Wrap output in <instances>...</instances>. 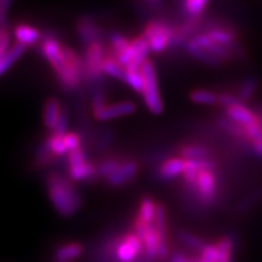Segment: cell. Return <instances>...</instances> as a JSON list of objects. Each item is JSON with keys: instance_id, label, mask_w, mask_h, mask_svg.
Listing matches in <instances>:
<instances>
[{"instance_id": "6da1fadb", "label": "cell", "mask_w": 262, "mask_h": 262, "mask_svg": "<svg viewBox=\"0 0 262 262\" xmlns=\"http://www.w3.org/2000/svg\"><path fill=\"white\" fill-rule=\"evenodd\" d=\"M45 185L52 206L62 217H71L81 208L83 199L80 193L68 176L50 172L45 179Z\"/></svg>"}, {"instance_id": "7a4b0ae2", "label": "cell", "mask_w": 262, "mask_h": 262, "mask_svg": "<svg viewBox=\"0 0 262 262\" xmlns=\"http://www.w3.org/2000/svg\"><path fill=\"white\" fill-rule=\"evenodd\" d=\"M141 73L145 79V88H143L142 97L145 101L146 107L153 114H162L164 111V103L160 97L158 79H157V72L155 63L150 60H147L145 64L141 68Z\"/></svg>"}, {"instance_id": "3957f363", "label": "cell", "mask_w": 262, "mask_h": 262, "mask_svg": "<svg viewBox=\"0 0 262 262\" xmlns=\"http://www.w3.org/2000/svg\"><path fill=\"white\" fill-rule=\"evenodd\" d=\"M141 35L148 42L150 52L162 54L169 47H171L173 27L166 22L155 19V21H150L146 25Z\"/></svg>"}, {"instance_id": "277c9868", "label": "cell", "mask_w": 262, "mask_h": 262, "mask_svg": "<svg viewBox=\"0 0 262 262\" xmlns=\"http://www.w3.org/2000/svg\"><path fill=\"white\" fill-rule=\"evenodd\" d=\"M106 57V47L102 41L94 42L85 49V80L98 81L103 78V62Z\"/></svg>"}, {"instance_id": "5b68a950", "label": "cell", "mask_w": 262, "mask_h": 262, "mask_svg": "<svg viewBox=\"0 0 262 262\" xmlns=\"http://www.w3.org/2000/svg\"><path fill=\"white\" fill-rule=\"evenodd\" d=\"M112 251L116 254L118 261L134 262L141 254L145 253V249L142 241L134 232H131L113 242Z\"/></svg>"}, {"instance_id": "8992f818", "label": "cell", "mask_w": 262, "mask_h": 262, "mask_svg": "<svg viewBox=\"0 0 262 262\" xmlns=\"http://www.w3.org/2000/svg\"><path fill=\"white\" fill-rule=\"evenodd\" d=\"M217 176L216 170H202L198 173L191 193H194L202 204H211L217 195Z\"/></svg>"}, {"instance_id": "52a82bcc", "label": "cell", "mask_w": 262, "mask_h": 262, "mask_svg": "<svg viewBox=\"0 0 262 262\" xmlns=\"http://www.w3.org/2000/svg\"><path fill=\"white\" fill-rule=\"evenodd\" d=\"M40 51L48 63L51 66L56 77L61 75L67 68V58L64 56L63 45L54 37H44L40 42Z\"/></svg>"}, {"instance_id": "ba28073f", "label": "cell", "mask_w": 262, "mask_h": 262, "mask_svg": "<svg viewBox=\"0 0 262 262\" xmlns=\"http://www.w3.org/2000/svg\"><path fill=\"white\" fill-rule=\"evenodd\" d=\"M137 173H139V164L135 160L126 159L113 175L106 179V182L110 187H122V186H125L133 181L137 176Z\"/></svg>"}, {"instance_id": "9c48e42d", "label": "cell", "mask_w": 262, "mask_h": 262, "mask_svg": "<svg viewBox=\"0 0 262 262\" xmlns=\"http://www.w3.org/2000/svg\"><path fill=\"white\" fill-rule=\"evenodd\" d=\"M136 111V104L131 101H122L107 104L102 111L95 114L94 118L98 122H108V120L117 119V118L126 117L133 114Z\"/></svg>"}, {"instance_id": "30bf717a", "label": "cell", "mask_w": 262, "mask_h": 262, "mask_svg": "<svg viewBox=\"0 0 262 262\" xmlns=\"http://www.w3.org/2000/svg\"><path fill=\"white\" fill-rule=\"evenodd\" d=\"M75 28H77V34L80 41L86 47L94 44V42L102 41V29L95 24L94 19L88 17V16L78 19Z\"/></svg>"}, {"instance_id": "8fae6325", "label": "cell", "mask_w": 262, "mask_h": 262, "mask_svg": "<svg viewBox=\"0 0 262 262\" xmlns=\"http://www.w3.org/2000/svg\"><path fill=\"white\" fill-rule=\"evenodd\" d=\"M225 114L227 119L243 127L251 125L258 120L256 113L245 106L243 102H238L233 106L226 108Z\"/></svg>"}, {"instance_id": "7c38bea8", "label": "cell", "mask_w": 262, "mask_h": 262, "mask_svg": "<svg viewBox=\"0 0 262 262\" xmlns=\"http://www.w3.org/2000/svg\"><path fill=\"white\" fill-rule=\"evenodd\" d=\"M62 112H63V108L61 107L60 101L56 97L47 98V101L44 102V110H42V123L50 133L56 127Z\"/></svg>"}, {"instance_id": "4fadbf2b", "label": "cell", "mask_w": 262, "mask_h": 262, "mask_svg": "<svg viewBox=\"0 0 262 262\" xmlns=\"http://www.w3.org/2000/svg\"><path fill=\"white\" fill-rule=\"evenodd\" d=\"M193 39H194L195 42L199 45V47L205 49L206 51L210 52L211 55H214L215 57H217L219 60L222 62L231 60L232 56H233V52H232L231 49L216 44V42L212 41L211 39L205 34V33H199V34L194 35Z\"/></svg>"}, {"instance_id": "5bb4252c", "label": "cell", "mask_w": 262, "mask_h": 262, "mask_svg": "<svg viewBox=\"0 0 262 262\" xmlns=\"http://www.w3.org/2000/svg\"><path fill=\"white\" fill-rule=\"evenodd\" d=\"M14 35L17 44L24 45V47H33L37 42L42 40V34L38 28L33 27L31 25L19 24L14 29Z\"/></svg>"}, {"instance_id": "9a60e30c", "label": "cell", "mask_w": 262, "mask_h": 262, "mask_svg": "<svg viewBox=\"0 0 262 262\" xmlns=\"http://www.w3.org/2000/svg\"><path fill=\"white\" fill-rule=\"evenodd\" d=\"M185 165L186 160L180 158H169L166 159L165 162L162 163L158 168V176L162 180H165V181H170V180H173L179 176L183 175V171H185Z\"/></svg>"}, {"instance_id": "2e32d148", "label": "cell", "mask_w": 262, "mask_h": 262, "mask_svg": "<svg viewBox=\"0 0 262 262\" xmlns=\"http://www.w3.org/2000/svg\"><path fill=\"white\" fill-rule=\"evenodd\" d=\"M67 176L73 182L90 181V180L96 179L98 176L97 165L89 160V162L80 164V165L68 166Z\"/></svg>"}, {"instance_id": "e0dca14e", "label": "cell", "mask_w": 262, "mask_h": 262, "mask_svg": "<svg viewBox=\"0 0 262 262\" xmlns=\"http://www.w3.org/2000/svg\"><path fill=\"white\" fill-rule=\"evenodd\" d=\"M212 41L226 48H233L237 45L238 35L233 29L227 27H212L205 33Z\"/></svg>"}, {"instance_id": "ac0fdd59", "label": "cell", "mask_w": 262, "mask_h": 262, "mask_svg": "<svg viewBox=\"0 0 262 262\" xmlns=\"http://www.w3.org/2000/svg\"><path fill=\"white\" fill-rule=\"evenodd\" d=\"M186 50L192 57H194L195 60L203 62V63L208 64V66H214V67H217V66H221L224 62L219 60L217 57H215L214 55H211L210 52L206 51L205 49H203L202 47H199L196 44L195 40L193 38L189 39L186 44Z\"/></svg>"}, {"instance_id": "d6986e66", "label": "cell", "mask_w": 262, "mask_h": 262, "mask_svg": "<svg viewBox=\"0 0 262 262\" xmlns=\"http://www.w3.org/2000/svg\"><path fill=\"white\" fill-rule=\"evenodd\" d=\"M143 249H145V256L148 261H153L158 258V247L160 243V237L157 231L155 224L150 226L145 237L142 239Z\"/></svg>"}, {"instance_id": "ffe728a7", "label": "cell", "mask_w": 262, "mask_h": 262, "mask_svg": "<svg viewBox=\"0 0 262 262\" xmlns=\"http://www.w3.org/2000/svg\"><path fill=\"white\" fill-rule=\"evenodd\" d=\"M84 248L78 242H71L58 247L55 251V260L57 262H70L81 256Z\"/></svg>"}, {"instance_id": "44dd1931", "label": "cell", "mask_w": 262, "mask_h": 262, "mask_svg": "<svg viewBox=\"0 0 262 262\" xmlns=\"http://www.w3.org/2000/svg\"><path fill=\"white\" fill-rule=\"evenodd\" d=\"M249 145L257 157L262 158V122L260 119L256 123L244 127Z\"/></svg>"}, {"instance_id": "7402d4cb", "label": "cell", "mask_w": 262, "mask_h": 262, "mask_svg": "<svg viewBox=\"0 0 262 262\" xmlns=\"http://www.w3.org/2000/svg\"><path fill=\"white\" fill-rule=\"evenodd\" d=\"M25 51H26V47H24V45L21 44H17V42L10 48V50L6 52L5 56L0 60V77L4 75L6 72H8L10 68H11L12 66L19 60V58L24 56Z\"/></svg>"}, {"instance_id": "603a6c76", "label": "cell", "mask_w": 262, "mask_h": 262, "mask_svg": "<svg viewBox=\"0 0 262 262\" xmlns=\"http://www.w3.org/2000/svg\"><path fill=\"white\" fill-rule=\"evenodd\" d=\"M210 149L206 148L204 146H198V145H187L182 146L179 149V156L180 158L185 160H202V159H208L210 158Z\"/></svg>"}, {"instance_id": "cb8c5ba5", "label": "cell", "mask_w": 262, "mask_h": 262, "mask_svg": "<svg viewBox=\"0 0 262 262\" xmlns=\"http://www.w3.org/2000/svg\"><path fill=\"white\" fill-rule=\"evenodd\" d=\"M157 205L158 204L150 196L145 195L140 201L139 210H137L136 216H139L141 220L145 221L146 224H153L156 219Z\"/></svg>"}, {"instance_id": "d4e9b609", "label": "cell", "mask_w": 262, "mask_h": 262, "mask_svg": "<svg viewBox=\"0 0 262 262\" xmlns=\"http://www.w3.org/2000/svg\"><path fill=\"white\" fill-rule=\"evenodd\" d=\"M125 160L126 159L116 158V157L102 159L100 163L96 164L98 176H100V178H103L104 180L110 178L111 175H113V173L123 165V163L125 162Z\"/></svg>"}, {"instance_id": "484cf974", "label": "cell", "mask_w": 262, "mask_h": 262, "mask_svg": "<svg viewBox=\"0 0 262 262\" xmlns=\"http://www.w3.org/2000/svg\"><path fill=\"white\" fill-rule=\"evenodd\" d=\"M208 5V0H187V2H183L181 4L182 11L187 16V18L196 19H201Z\"/></svg>"}, {"instance_id": "4316f807", "label": "cell", "mask_w": 262, "mask_h": 262, "mask_svg": "<svg viewBox=\"0 0 262 262\" xmlns=\"http://www.w3.org/2000/svg\"><path fill=\"white\" fill-rule=\"evenodd\" d=\"M189 98H191L192 102H194L196 104L214 106V104H217L219 94H216L214 91H210V90L195 89L191 91V94H189Z\"/></svg>"}, {"instance_id": "83f0119b", "label": "cell", "mask_w": 262, "mask_h": 262, "mask_svg": "<svg viewBox=\"0 0 262 262\" xmlns=\"http://www.w3.org/2000/svg\"><path fill=\"white\" fill-rule=\"evenodd\" d=\"M156 226L157 231H158L160 242L162 243H168V225H166V209L163 204L157 205L156 219L153 222Z\"/></svg>"}, {"instance_id": "f1b7e54d", "label": "cell", "mask_w": 262, "mask_h": 262, "mask_svg": "<svg viewBox=\"0 0 262 262\" xmlns=\"http://www.w3.org/2000/svg\"><path fill=\"white\" fill-rule=\"evenodd\" d=\"M57 157L51 152L50 145H49L48 137L41 142V145L39 146L38 153L35 156V165L39 168H44V166L51 165L55 162Z\"/></svg>"}, {"instance_id": "f546056e", "label": "cell", "mask_w": 262, "mask_h": 262, "mask_svg": "<svg viewBox=\"0 0 262 262\" xmlns=\"http://www.w3.org/2000/svg\"><path fill=\"white\" fill-rule=\"evenodd\" d=\"M217 248V262H232L234 243L231 237H222L216 243Z\"/></svg>"}, {"instance_id": "4dcf8cb0", "label": "cell", "mask_w": 262, "mask_h": 262, "mask_svg": "<svg viewBox=\"0 0 262 262\" xmlns=\"http://www.w3.org/2000/svg\"><path fill=\"white\" fill-rule=\"evenodd\" d=\"M258 86H260V81H258L257 78L251 77L248 78L247 80H244L243 84H242L241 88L238 89L237 95L239 100H241V102H247V101L250 100V98L256 94Z\"/></svg>"}, {"instance_id": "1f68e13d", "label": "cell", "mask_w": 262, "mask_h": 262, "mask_svg": "<svg viewBox=\"0 0 262 262\" xmlns=\"http://www.w3.org/2000/svg\"><path fill=\"white\" fill-rule=\"evenodd\" d=\"M130 42L131 40H129L126 37H124L120 33L114 32L110 35V48L113 51V54L116 55L117 60L118 56H120L130 47Z\"/></svg>"}, {"instance_id": "d6a6232c", "label": "cell", "mask_w": 262, "mask_h": 262, "mask_svg": "<svg viewBox=\"0 0 262 262\" xmlns=\"http://www.w3.org/2000/svg\"><path fill=\"white\" fill-rule=\"evenodd\" d=\"M125 84L129 85L135 93L142 95L143 88H145V79H143V75L141 73V71L125 70Z\"/></svg>"}, {"instance_id": "836d02e7", "label": "cell", "mask_w": 262, "mask_h": 262, "mask_svg": "<svg viewBox=\"0 0 262 262\" xmlns=\"http://www.w3.org/2000/svg\"><path fill=\"white\" fill-rule=\"evenodd\" d=\"M179 239L181 241V243L187 245L188 248L193 249V250H198L199 253L204 249L205 243L204 241H202L201 238L196 237V235L189 233L187 231H181L179 233Z\"/></svg>"}, {"instance_id": "e575fe53", "label": "cell", "mask_w": 262, "mask_h": 262, "mask_svg": "<svg viewBox=\"0 0 262 262\" xmlns=\"http://www.w3.org/2000/svg\"><path fill=\"white\" fill-rule=\"evenodd\" d=\"M107 94L103 89H97L93 95V100H91V111L93 114H97L100 111H102L107 106Z\"/></svg>"}, {"instance_id": "d590c367", "label": "cell", "mask_w": 262, "mask_h": 262, "mask_svg": "<svg viewBox=\"0 0 262 262\" xmlns=\"http://www.w3.org/2000/svg\"><path fill=\"white\" fill-rule=\"evenodd\" d=\"M62 139H63L64 147L66 149H67L68 155L75 149L81 148V139L79 134L72 131V133H67L66 135L62 136Z\"/></svg>"}, {"instance_id": "8d00e7d4", "label": "cell", "mask_w": 262, "mask_h": 262, "mask_svg": "<svg viewBox=\"0 0 262 262\" xmlns=\"http://www.w3.org/2000/svg\"><path fill=\"white\" fill-rule=\"evenodd\" d=\"M86 162H89V160H88L86 152H85L83 148L75 149L67 156L68 166H77V165H80V164H84Z\"/></svg>"}, {"instance_id": "74e56055", "label": "cell", "mask_w": 262, "mask_h": 262, "mask_svg": "<svg viewBox=\"0 0 262 262\" xmlns=\"http://www.w3.org/2000/svg\"><path fill=\"white\" fill-rule=\"evenodd\" d=\"M67 129H68V113H67V110L63 108V112H62V114H61L60 120H58V123H57L56 127H55V130L52 131V133H50V135L63 136L68 133Z\"/></svg>"}, {"instance_id": "f35d334b", "label": "cell", "mask_w": 262, "mask_h": 262, "mask_svg": "<svg viewBox=\"0 0 262 262\" xmlns=\"http://www.w3.org/2000/svg\"><path fill=\"white\" fill-rule=\"evenodd\" d=\"M201 260L205 262H217V248L216 244H206L201 251Z\"/></svg>"}, {"instance_id": "ab89813d", "label": "cell", "mask_w": 262, "mask_h": 262, "mask_svg": "<svg viewBox=\"0 0 262 262\" xmlns=\"http://www.w3.org/2000/svg\"><path fill=\"white\" fill-rule=\"evenodd\" d=\"M11 35L6 28L0 29V60L5 56L6 52L10 50V41H11Z\"/></svg>"}, {"instance_id": "60d3db41", "label": "cell", "mask_w": 262, "mask_h": 262, "mask_svg": "<svg viewBox=\"0 0 262 262\" xmlns=\"http://www.w3.org/2000/svg\"><path fill=\"white\" fill-rule=\"evenodd\" d=\"M241 102L238 96H235L233 94H228V93H224V94H219V101L217 104L219 106L226 108L233 106V104Z\"/></svg>"}, {"instance_id": "b9f144b4", "label": "cell", "mask_w": 262, "mask_h": 262, "mask_svg": "<svg viewBox=\"0 0 262 262\" xmlns=\"http://www.w3.org/2000/svg\"><path fill=\"white\" fill-rule=\"evenodd\" d=\"M10 6H11V3L10 2H0V29L4 28Z\"/></svg>"}, {"instance_id": "7bdbcfd3", "label": "cell", "mask_w": 262, "mask_h": 262, "mask_svg": "<svg viewBox=\"0 0 262 262\" xmlns=\"http://www.w3.org/2000/svg\"><path fill=\"white\" fill-rule=\"evenodd\" d=\"M171 262H192L189 260L188 257H186L183 254H180V253H176L172 255V258H171Z\"/></svg>"}]
</instances>
